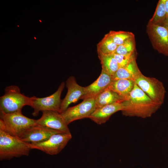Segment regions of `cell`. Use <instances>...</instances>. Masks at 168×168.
<instances>
[{
    "mask_svg": "<svg viewBox=\"0 0 168 168\" xmlns=\"http://www.w3.org/2000/svg\"><path fill=\"white\" fill-rule=\"evenodd\" d=\"M122 104L123 115L143 119L151 117L161 106L152 100L135 83Z\"/></svg>",
    "mask_w": 168,
    "mask_h": 168,
    "instance_id": "6da1fadb",
    "label": "cell"
},
{
    "mask_svg": "<svg viewBox=\"0 0 168 168\" xmlns=\"http://www.w3.org/2000/svg\"><path fill=\"white\" fill-rule=\"evenodd\" d=\"M31 149L29 143L0 130V160L28 156Z\"/></svg>",
    "mask_w": 168,
    "mask_h": 168,
    "instance_id": "7a4b0ae2",
    "label": "cell"
},
{
    "mask_svg": "<svg viewBox=\"0 0 168 168\" xmlns=\"http://www.w3.org/2000/svg\"><path fill=\"white\" fill-rule=\"evenodd\" d=\"M36 120L24 115L21 111L9 114L0 113V130L17 137L27 128L36 124Z\"/></svg>",
    "mask_w": 168,
    "mask_h": 168,
    "instance_id": "3957f363",
    "label": "cell"
},
{
    "mask_svg": "<svg viewBox=\"0 0 168 168\" xmlns=\"http://www.w3.org/2000/svg\"><path fill=\"white\" fill-rule=\"evenodd\" d=\"M4 91V94L0 97V113L9 114L21 111L25 106H30L31 97L21 93L17 86H8Z\"/></svg>",
    "mask_w": 168,
    "mask_h": 168,
    "instance_id": "277c9868",
    "label": "cell"
},
{
    "mask_svg": "<svg viewBox=\"0 0 168 168\" xmlns=\"http://www.w3.org/2000/svg\"><path fill=\"white\" fill-rule=\"evenodd\" d=\"M135 83L152 100L162 105L166 91L161 82L155 78L146 77L141 73L135 79Z\"/></svg>",
    "mask_w": 168,
    "mask_h": 168,
    "instance_id": "5b68a950",
    "label": "cell"
},
{
    "mask_svg": "<svg viewBox=\"0 0 168 168\" xmlns=\"http://www.w3.org/2000/svg\"><path fill=\"white\" fill-rule=\"evenodd\" d=\"M64 86L65 83L62 82L57 90L49 96L43 98L31 97L30 106L34 109L32 115L36 116L40 111L46 110L55 111L60 113L62 101L61 96Z\"/></svg>",
    "mask_w": 168,
    "mask_h": 168,
    "instance_id": "8992f818",
    "label": "cell"
},
{
    "mask_svg": "<svg viewBox=\"0 0 168 168\" xmlns=\"http://www.w3.org/2000/svg\"><path fill=\"white\" fill-rule=\"evenodd\" d=\"M72 138L71 133H58L52 135L44 142L29 144L31 149H38L47 154L54 155L59 153Z\"/></svg>",
    "mask_w": 168,
    "mask_h": 168,
    "instance_id": "52a82bcc",
    "label": "cell"
},
{
    "mask_svg": "<svg viewBox=\"0 0 168 168\" xmlns=\"http://www.w3.org/2000/svg\"><path fill=\"white\" fill-rule=\"evenodd\" d=\"M96 109L95 98H88L76 105L68 107L61 114L68 125L75 120L89 118Z\"/></svg>",
    "mask_w": 168,
    "mask_h": 168,
    "instance_id": "ba28073f",
    "label": "cell"
},
{
    "mask_svg": "<svg viewBox=\"0 0 168 168\" xmlns=\"http://www.w3.org/2000/svg\"><path fill=\"white\" fill-rule=\"evenodd\" d=\"M146 32L154 49L159 53L168 56V32L166 28L148 22Z\"/></svg>",
    "mask_w": 168,
    "mask_h": 168,
    "instance_id": "9c48e42d",
    "label": "cell"
},
{
    "mask_svg": "<svg viewBox=\"0 0 168 168\" xmlns=\"http://www.w3.org/2000/svg\"><path fill=\"white\" fill-rule=\"evenodd\" d=\"M42 115L36 120V124L62 133H70V130L61 113L53 111L42 112Z\"/></svg>",
    "mask_w": 168,
    "mask_h": 168,
    "instance_id": "30bf717a",
    "label": "cell"
},
{
    "mask_svg": "<svg viewBox=\"0 0 168 168\" xmlns=\"http://www.w3.org/2000/svg\"><path fill=\"white\" fill-rule=\"evenodd\" d=\"M62 133L37 124L24 131L19 136L20 140L29 143H37L44 142L52 135Z\"/></svg>",
    "mask_w": 168,
    "mask_h": 168,
    "instance_id": "8fae6325",
    "label": "cell"
},
{
    "mask_svg": "<svg viewBox=\"0 0 168 168\" xmlns=\"http://www.w3.org/2000/svg\"><path fill=\"white\" fill-rule=\"evenodd\" d=\"M113 81L112 76L102 70L100 75L95 81L84 87V94L80 99L95 98L108 88Z\"/></svg>",
    "mask_w": 168,
    "mask_h": 168,
    "instance_id": "7c38bea8",
    "label": "cell"
},
{
    "mask_svg": "<svg viewBox=\"0 0 168 168\" xmlns=\"http://www.w3.org/2000/svg\"><path fill=\"white\" fill-rule=\"evenodd\" d=\"M66 86L68 91L65 97L62 100L60 113L65 111L70 104L75 103L80 99L84 92V87L78 85L73 76H70L67 79Z\"/></svg>",
    "mask_w": 168,
    "mask_h": 168,
    "instance_id": "4fadbf2b",
    "label": "cell"
},
{
    "mask_svg": "<svg viewBox=\"0 0 168 168\" xmlns=\"http://www.w3.org/2000/svg\"><path fill=\"white\" fill-rule=\"evenodd\" d=\"M122 101L96 109L89 118L98 124L105 123L113 114L118 111H122L123 109Z\"/></svg>",
    "mask_w": 168,
    "mask_h": 168,
    "instance_id": "5bb4252c",
    "label": "cell"
},
{
    "mask_svg": "<svg viewBox=\"0 0 168 168\" xmlns=\"http://www.w3.org/2000/svg\"><path fill=\"white\" fill-rule=\"evenodd\" d=\"M135 59L124 67L119 68L112 76L113 80L127 79L135 81V79L141 73Z\"/></svg>",
    "mask_w": 168,
    "mask_h": 168,
    "instance_id": "9a60e30c",
    "label": "cell"
},
{
    "mask_svg": "<svg viewBox=\"0 0 168 168\" xmlns=\"http://www.w3.org/2000/svg\"><path fill=\"white\" fill-rule=\"evenodd\" d=\"M135 84L133 80L121 79L113 80L108 87L117 93L124 100L128 97Z\"/></svg>",
    "mask_w": 168,
    "mask_h": 168,
    "instance_id": "2e32d148",
    "label": "cell"
},
{
    "mask_svg": "<svg viewBox=\"0 0 168 168\" xmlns=\"http://www.w3.org/2000/svg\"><path fill=\"white\" fill-rule=\"evenodd\" d=\"M95 100L96 109L124 100L117 93L108 88L97 96Z\"/></svg>",
    "mask_w": 168,
    "mask_h": 168,
    "instance_id": "e0dca14e",
    "label": "cell"
},
{
    "mask_svg": "<svg viewBox=\"0 0 168 168\" xmlns=\"http://www.w3.org/2000/svg\"><path fill=\"white\" fill-rule=\"evenodd\" d=\"M118 46L107 33L105 35L97 44L98 54L103 55L112 54L115 52Z\"/></svg>",
    "mask_w": 168,
    "mask_h": 168,
    "instance_id": "ac0fdd59",
    "label": "cell"
},
{
    "mask_svg": "<svg viewBox=\"0 0 168 168\" xmlns=\"http://www.w3.org/2000/svg\"><path fill=\"white\" fill-rule=\"evenodd\" d=\"M102 66V70L112 76L119 68L116 60L112 54L98 55Z\"/></svg>",
    "mask_w": 168,
    "mask_h": 168,
    "instance_id": "d6986e66",
    "label": "cell"
},
{
    "mask_svg": "<svg viewBox=\"0 0 168 168\" xmlns=\"http://www.w3.org/2000/svg\"><path fill=\"white\" fill-rule=\"evenodd\" d=\"M166 18L165 0H159L155 12L148 22L154 25L163 26Z\"/></svg>",
    "mask_w": 168,
    "mask_h": 168,
    "instance_id": "ffe728a7",
    "label": "cell"
},
{
    "mask_svg": "<svg viewBox=\"0 0 168 168\" xmlns=\"http://www.w3.org/2000/svg\"><path fill=\"white\" fill-rule=\"evenodd\" d=\"M108 34L118 46L123 44L130 39L135 37L134 34L129 31L111 30Z\"/></svg>",
    "mask_w": 168,
    "mask_h": 168,
    "instance_id": "44dd1931",
    "label": "cell"
},
{
    "mask_svg": "<svg viewBox=\"0 0 168 168\" xmlns=\"http://www.w3.org/2000/svg\"><path fill=\"white\" fill-rule=\"evenodd\" d=\"M136 52V42L134 37L128 40L123 44L118 46L115 53L128 55Z\"/></svg>",
    "mask_w": 168,
    "mask_h": 168,
    "instance_id": "7402d4cb",
    "label": "cell"
},
{
    "mask_svg": "<svg viewBox=\"0 0 168 168\" xmlns=\"http://www.w3.org/2000/svg\"><path fill=\"white\" fill-rule=\"evenodd\" d=\"M137 54V53L136 52L131 54L128 55H124L115 53L112 55L117 61L119 68L125 67L133 60L136 59Z\"/></svg>",
    "mask_w": 168,
    "mask_h": 168,
    "instance_id": "603a6c76",
    "label": "cell"
},
{
    "mask_svg": "<svg viewBox=\"0 0 168 168\" xmlns=\"http://www.w3.org/2000/svg\"><path fill=\"white\" fill-rule=\"evenodd\" d=\"M165 6L167 17H168V0H165Z\"/></svg>",
    "mask_w": 168,
    "mask_h": 168,
    "instance_id": "cb8c5ba5",
    "label": "cell"
},
{
    "mask_svg": "<svg viewBox=\"0 0 168 168\" xmlns=\"http://www.w3.org/2000/svg\"><path fill=\"white\" fill-rule=\"evenodd\" d=\"M163 26L166 28L168 32V17H167L166 19L164 22Z\"/></svg>",
    "mask_w": 168,
    "mask_h": 168,
    "instance_id": "d4e9b609",
    "label": "cell"
},
{
    "mask_svg": "<svg viewBox=\"0 0 168 168\" xmlns=\"http://www.w3.org/2000/svg\"><path fill=\"white\" fill-rule=\"evenodd\" d=\"M34 38H35V39H36V38L35 37H34Z\"/></svg>",
    "mask_w": 168,
    "mask_h": 168,
    "instance_id": "484cf974",
    "label": "cell"
},
{
    "mask_svg": "<svg viewBox=\"0 0 168 168\" xmlns=\"http://www.w3.org/2000/svg\"><path fill=\"white\" fill-rule=\"evenodd\" d=\"M39 21H40V22H41V21H40V20Z\"/></svg>",
    "mask_w": 168,
    "mask_h": 168,
    "instance_id": "4316f807",
    "label": "cell"
}]
</instances>
